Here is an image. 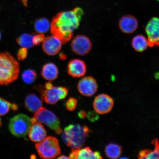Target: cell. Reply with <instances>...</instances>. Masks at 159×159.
Wrapping results in <instances>:
<instances>
[{
    "instance_id": "cell-1",
    "label": "cell",
    "mask_w": 159,
    "mask_h": 159,
    "mask_svg": "<svg viewBox=\"0 0 159 159\" xmlns=\"http://www.w3.org/2000/svg\"><path fill=\"white\" fill-rule=\"evenodd\" d=\"M83 15L84 11L79 7L58 13L51 23L52 34L63 44L68 43L72 38L74 31L79 27Z\"/></svg>"
},
{
    "instance_id": "cell-2",
    "label": "cell",
    "mask_w": 159,
    "mask_h": 159,
    "mask_svg": "<svg viewBox=\"0 0 159 159\" xmlns=\"http://www.w3.org/2000/svg\"><path fill=\"white\" fill-rule=\"evenodd\" d=\"M19 64L9 52L0 53V84L8 85L19 77Z\"/></svg>"
},
{
    "instance_id": "cell-3",
    "label": "cell",
    "mask_w": 159,
    "mask_h": 159,
    "mask_svg": "<svg viewBox=\"0 0 159 159\" xmlns=\"http://www.w3.org/2000/svg\"><path fill=\"white\" fill-rule=\"evenodd\" d=\"M91 132L85 125L71 124L66 127L62 139L66 144L72 148H81Z\"/></svg>"
},
{
    "instance_id": "cell-4",
    "label": "cell",
    "mask_w": 159,
    "mask_h": 159,
    "mask_svg": "<svg viewBox=\"0 0 159 159\" xmlns=\"http://www.w3.org/2000/svg\"><path fill=\"white\" fill-rule=\"evenodd\" d=\"M34 89L40 93L43 100L51 105L65 98L68 93V89L66 87H55L50 82H47L44 85H36Z\"/></svg>"
},
{
    "instance_id": "cell-5",
    "label": "cell",
    "mask_w": 159,
    "mask_h": 159,
    "mask_svg": "<svg viewBox=\"0 0 159 159\" xmlns=\"http://www.w3.org/2000/svg\"><path fill=\"white\" fill-rule=\"evenodd\" d=\"M35 146L39 157L42 159L55 158L61 153L59 141L54 137H46Z\"/></svg>"
},
{
    "instance_id": "cell-6",
    "label": "cell",
    "mask_w": 159,
    "mask_h": 159,
    "mask_svg": "<svg viewBox=\"0 0 159 159\" xmlns=\"http://www.w3.org/2000/svg\"><path fill=\"white\" fill-rule=\"evenodd\" d=\"M32 125L31 118L26 115L20 114L11 119L9 129L14 136L18 138H24L28 134Z\"/></svg>"
},
{
    "instance_id": "cell-7",
    "label": "cell",
    "mask_w": 159,
    "mask_h": 159,
    "mask_svg": "<svg viewBox=\"0 0 159 159\" xmlns=\"http://www.w3.org/2000/svg\"><path fill=\"white\" fill-rule=\"evenodd\" d=\"M33 118L36 122L43 123L52 130H54L57 134H60L62 132L59 119L54 113L46 108L42 107L35 113Z\"/></svg>"
},
{
    "instance_id": "cell-8",
    "label": "cell",
    "mask_w": 159,
    "mask_h": 159,
    "mask_svg": "<svg viewBox=\"0 0 159 159\" xmlns=\"http://www.w3.org/2000/svg\"><path fill=\"white\" fill-rule=\"evenodd\" d=\"M92 47V43L89 38L86 36L79 35L75 36L71 41V49L76 55H86L90 52Z\"/></svg>"
},
{
    "instance_id": "cell-9",
    "label": "cell",
    "mask_w": 159,
    "mask_h": 159,
    "mask_svg": "<svg viewBox=\"0 0 159 159\" xmlns=\"http://www.w3.org/2000/svg\"><path fill=\"white\" fill-rule=\"evenodd\" d=\"M148 40L149 47H159V18H152L145 27Z\"/></svg>"
},
{
    "instance_id": "cell-10",
    "label": "cell",
    "mask_w": 159,
    "mask_h": 159,
    "mask_svg": "<svg viewBox=\"0 0 159 159\" xmlns=\"http://www.w3.org/2000/svg\"><path fill=\"white\" fill-rule=\"evenodd\" d=\"M114 105V101L112 97L104 94L97 95L93 102L95 111L100 114H105L110 112Z\"/></svg>"
},
{
    "instance_id": "cell-11",
    "label": "cell",
    "mask_w": 159,
    "mask_h": 159,
    "mask_svg": "<svg viewBox=\"0 0 159 159\" xmlns=\"http://www.w3.org/2000/svg\"><path fill=\"white\" fill-rule=\"evenodd\" d=\"M98 88L96 80L91 76L83 77L79 81L77 84L79 93L86 97L92 96L96 93Z\"/></svg>"
},
{
    "instance_id": "cell-12",
    "label": "cell",
    "mask_w": 159,
    "mask_h": 159,
    "mask_svg": "<svg viewBox=\"0 0 159 159\" xmlns=\"http://www.w3.org/2000/svg\"><path fill=\"white\" fill-rule=\"evenodd\" d=\"M44 52L49 56H55L59 53L62 47V43L53 35L45 38L42 43Z\"/></svg>"
},
{
    "instance_id": "cell-13",
    "label": "cell",
    "mask_w": 159,
    "mask_h": 159,
    "mask_svg": "<svg viewBox=\"0 0 159 159\" xmlns=\"http://www.w3.org/2000/svg\"><path fill=\"white\" fill-rule=\"evenodd\" d=\"M119 27L123 33L127 34H132L138 29V20L132 15L123 16L119 20Z\"/></svg>"
},
{
    "instance_id": "cell-14",
    "label": "cell",
    "mask_w": 159,
    "mask_h": 159,
    "mask_svg": "<svg viewBox=\"0 0 159 159\" xmlns=\"http://www.w3.org/2000/svg\"><path fill=\"white\" fill-rule=\"evenodd\" d=\"M67 72L71 77L79 78L84 75L87 71V66L84 61L75 59L69 61L67 65Z\"/></svg>"
},
{
    "instance_id": "cell-15",
    "label": "cell",
    "mask_w": 159,
    "mask_h": 159,
    "mask_svg": "<svg viewBox=\"0 0 159 159\" xmlns=\"http://www.w3.org/2000/svg\"><path fill=\"white\" fill-rule=\"evenodd\" d=\"M70 159H102L100 153L94 152L89 147L81 149L72 148L69 155Z\"/></svg>"
},
{
    "instance_id": "cell-16",
    "label": "cell",
    "mask_w": 159,
    "mask_h": 159,
    "mask_svg": "<svg viewBox=\"0 0 159 159\" xmlns=\"http://www.w3.org/2000/svg\"><path fill=\"white\" fill-rule=\"evenodd\" d=\"M47 133L46 130L41 123L35 122L32 125L28 134L32 141L39 143L46 137Z\"/></svg>"
},
{
    "instance_id": "cell-17",
    "label": "cell",
    "mask_w": 159,
    "mask_h": 159,
    "mask_svg": "<svg viewBox=\"0 0 159 159\" xmlns=\"http://www.w3.org/2000/svg\"><path fill=\"white\" fill-rule=\"evenodd\" d=\"M43 99L34 94H31L26 97L25 105L27 110L30 112L35 113L43 107Z\"/></svg>"
},
{
    "instance_id": "cell-18",
    "label": "cell",
    "mask_w": 159,
    "mask_h": 159,
    "mask_svg": "<svg viewBox=\"0 0 159 159\" xmlns=\"http://www.w3.org/2000/svg\"><path fill=\"white\" fill-rule=\"evenodd\" d=\"M58 75L59 70L54 63H47L43 65L42 69L41 75L46 80H54L57 78Z\"/></svg>"
},
{
    "instance_id": "cell-19",
    "label": "cell",
    "mask_w": 159,
    "mask_h": 159,
    "mask_svg": "<svg viewBox=\"0 0 159 159\" xmlns=\"http://www.w3.org/2000/svg\"><path fill=\"white\" fill-rule=\"evenodd\" d=\"M131 44L133 48L139 52H143L149 47L148 39L141 34L136 35L133 38Z\"/></svg>"
},
{
    "instance_id": "cell-20",
    "label": "cell",
    "mask_w": 159,
    "mask_h": 159,
    "mask_svg": "<svg viewBox=\"0 0 159 159\" xmlns=\"http://www.w3.org/2000/svg\"><path fill=\"white\" fill-rule=\"evenodd\" d=\"M152 144L154 146V150L145 149L141 151L139 155V158L159 159V140L155 139L152 141Z\"/></svg>"
},
{
    "instance_id": "cell-21",
    "label": "cell",
    "mask_w": 159,
    "mask_h": 159,
    "mask_svg": "<svg viewBox=\"0 0 159 159\" xmlns=\"http://www.w3.org/2000/svg\"><path fill=\"white\" fill-rule=\"evenodd\" d=\"M122 152V147L119 144L111 143L105 147V154L109 158H118L120 156Z\"/></svg>"
},
{
    "instance_id": "cell-22",
    "label": "cell",
    "mask_w": 159,
    "mask_h": 159,
    "mask_svg": "<svg viewBox=\"0 0 159 159\" xmlns=\"http://www.w3.org/2000/svg\"><path fill=\"white\" fill-rule=\"evenodd\" d=\"M34 29L38 33H47L50 29L51 22L45 17H41L36 20L34 23Z\"/></svg>"
},
{
    "instance_id": "cell-23",
    "label": "cell",
    "mask_w": 159,
    "mask_h": 159,
    "mask_svg": "<svg viewBox=\"0 0 159 159\" xmlns=\"http://www.w3.org/2000/svg\"><path fill=\"white\" fill-rule=\"evenodd\" d=\"M33 35L29 34H23L18 38L16 42L21 47L27 49L31 48L35 46L33 42Z\"/></svg>"
},
{
    "instance_id": "cell-24",
    "label": "cell",
    "mask_w": 159,
    "mask_h": 159,
    "mask_svg": "<svg viewBox=\"0 0 159 159\" xmlns=\"http://www.w3.org/2000/svg\"><path fill=\"white\" fill-rule=\"evenodd\" d=\"M18 109V107L17 105L11 104L9 101L0 97V116L7 114L11 109L15 111Z\"/></svg>"
},
{
    "instance_id": "cell-25",
    "label": "cell",
    "mask_w": 159,
    "mask_h": 159,
    "mask_svg": "<svg viewBox=\"0 0 159 159\" xmlns=\"http://www.w3.org/2000/svg\"><path fill=\"white\" fill-rule=\"evenodd\" d=\"M37 75L33 69H27L22 75V78L24 82L28 84H32L37 79Z\"/></svg>"
},
{
    "instance_id": "cell-26",
    "label": "cell",
    "mask_w": 159,
    "mask_h": 159,
    "mask_svg": "<svg viewBox=\"0 0 159 159\" xmlns=\"http://www.w3.org/2000/svg\"><path fill=\"white\" fill-rule=\"evenodd\" d=\"M77 104V99L73 97H71L66 102V107L67 110L70 111H73L76 109Z\"/></svg>"
},
{
    "instance_id": "cell-27",
    "label": "cell",
    "mask_w": 159,
    "mask_h": 159,
    "mask_svg": "<svg viewBox=\"0 0 159 159\" xmlns=\"http://www.w3.org/2000/svg\"><path fill=\"white\" fill-rule=\"evenodd\" d=\"M45 38L43 33H38L33 35V42L35 46L39 45L43 43Z\"/></svg>"
},
{
    "instance_id": "cell-28",
    "label": "cell",
    "mask_w": 159,
    "mask_h": 159,
    "mask_svg": "<svg viewBox=\"0 0 159 159\" xmlns=\"http://www.w3.org/2000/svg\"><path fill=\"white\" fill-rule=\"evenodd\" d=\"M28 55L27 49L21 47L20 48L17 53L18 59L20 61H23L27 58Z\"/></svg>"
},
{
    "instance_id": "cell-29",
    "label": "cell",
    "mask_w": 159,
    "mask_h": 159,
    "mask_svg": "<svg viewBox=\"0 0 159 159\" xmlns=\"http://www.w3.org/2000/svg\"><path fill=\"white\" fill-rule=\"evenodd\" d=\"M87 116L89 120L93 122H96L99 118L98 113L95 111H89L87 114Z\"/></svg>"
},
{
    "instance_id": "cell-30",
    "label": "cell",
    "mask_w": 159,
    "mask_h": 159,
    "mask_svg": "<svg viewBox=\"0 0 159 159\" xmlns=\"http://www.w3.org/2000/svg\"><path fill=\"white\" fill-rule=\"evenodd\" d=\"M78 116L81 119H84L86 118L87 114L85 111L83 110H81L79 111L78 113Z\"/></svg>"
},
{
    "instance_id": "cell-31",
    "label": "cell",
    "mask_w": 159,
    "mask_h": 159,
    "mask_svg": "<svg viewBox=\"0 0 159 159\" xmlns=\"http://www.w3.org/2000/svg\"><path fill=\"white\" fill-rule=\"evenodd\" d=\"M21 1L25 7L27 8L28 7V0H21Z\"/></svg>"
},
{
    "instance_id": "cell-32",
    "label": "cell",
    "mask_w": 159,
    "mask_h": 159,
    "mask_svg": "<svg viewBox=\"0 0 159 159\" xmlns=\"http://www.w3.org/2000/svg\"><path fill=\"white\" fill-rule=\"evenodd\" d=\"M58 159H69V158L68 157H67L66 156H64V155H62V156H60V157H59L58 158H57Z\"/></svg>"
},
{
    "instance_id": "cell-33",
    "label": "cell",
    "mask_w": 159,
    "mask_h": 159,
    "mask_svg": "<svg viewBox=\"0 0 159 159\" xmlns=\"http://www.w3.org/2000/svg\"><path fill=\"white\" fill-rule=\"evenodd\" d=\"M1 125H2L1 120V118H0V126H1Z\"/></svg>"
},
{
    "instance_id": "cell-34",
    "label": "cell",
    "mask_w": 159,
    "mask_h": 159,
    "mask_svg": "<svg viewBox=\"0 0 159 159\" xmlns=\"http://www.w3.org/2000/svg\"><path fill=\"white\" fill-rule=\"evenodd\" d=\"M1 32H0V40H1Z\"/></svg>"
}]
</instances>
